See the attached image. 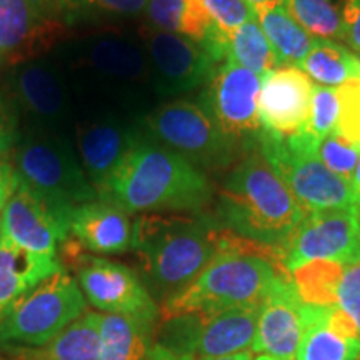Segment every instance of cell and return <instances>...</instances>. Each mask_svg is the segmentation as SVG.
<instances>
[{
	"instance_id": "obj_1",
	"label": "cell",
	"mask_w": 360,
	"mask_h": 360,
	"mask_svg": "<svg viewBox=\"0 0 360 360\" xmlns=\"http://www.w3.org/2000/svg\"><path fill=\"white\" fill-rule=\"evenodd\" d=\"M97 195L129 215L200 214L212 202L214 186L204 170L143 134Z\"/></svg>"
},
{
	"instance_id": "obj_2",
	"label": "cell",
	"mask_w": 360,
	"mask_h": 360,
	"mask_svg": "<svg viewBox=\"0 0 360 360\" xmlns=\"http://www.w3.org/2000/svg\"><path fill=\"white\" fill-rule=\"evenodd\" d=\"M304 217L294 193L254 143L225 177L214 220L225 231L283 255Z\"/></svg>"
},
{
	"instance_id": "obj_3",
	"label": "cell",
	"mask_w": 360,
	"mask_h": 360,
	"mask_svg": "<svg viewBox=\"0 0 360 360\" xmlns=\"http://www.w3.org/2000/svg\"><path fill=\"white\" fill-rule=\"evenodd\" d=\"M224 229L202 214H143L134 222L132 250L143 283L162 302L184 290L222 252Z\"/></svg>"
},
{
	"instance_id": "obj_4",
	"label": "cell",
	"mask_w": 360,
	"mask_h": 360,
	"mask_svg": "<svg viewBox=\"0 0 360 360\" xmlns=\"http://www.w3.org/2000/svg\"><path fill=\"white\" fill-rule=\"evenodd\" d=\"M287 270L269 260L238 252H220L184 290L167 297L159 309L162 322L186 315L217 314L260 307L270 287Z\"/></svg>"
},
{
	"instance_id": "obj_5",
	"label": "cell",
	"mask_w": 360,
	"mask_h": 360,
	"mask_svg": "<svg viewBox=\"0 0 360 360\" xmlns=\"http://www.w3.org/2000/svg\"><path fill=\"white\" fill-rule=\"evenodd\" d=\"M141 129L204 172L232 167L245 152L220 129L204 102L180 98L160 103L143 117Z\"/></svg>"
},
{
	"instance_id": "obj_6",
	"label": "cell",
	"mask_w": 360,
	"mask_h": 360,
	"mask_svg": "<svg viewBox=\"0 0 360 360\" xmlns=\"http://www.w3.org/2000/svg\"><path fill=\"white\" fill-rule=\"evenodd\" d=\"M255 143L305 214L357 207L352 186L322 164L317 155L319 141L305 129L294 135L262 130Z\"/></svg>"
},
{
	"instance_id": "obj_7",
	"label": "cell",
	"mask_w": 360,
	"mask_h": 360,
	"mask_svg": "<svg viewBox=\"0 0 360 360\" xmlns=\"http://www.w3.org/2000/svg\"><path fill=\"white\" fill-rule=\"evenodd\" d=\"M13 167L30 191L67 220L75 207L98 199L79 157L53 135H32L22 142Z\"/></svg>"
},
{
	"instance_id": "obj_8",
	"label": "cell",
	"mask_w": 360,
	"mask_h": 360,
	"mask_svg": "<svg viewBox=\"0 0 360 360\" xmlns=\"http://www.w3.org/2000/svg\"><path fill=\"white\" fill-rule=\"evenodd\" d=\"M84 312H87V300L79 282L60 270L13 305L0 322V342L17 344V347H39L65 330Z\"/></svg>"
},
{
	"instance_id": "obj_9",
	"label": "cell",
	"mask_w": 360,
	"mask_h": 360,
	"mask_svg": "<svg viewBox=\"0 0 360 360\" xmlns=\"http://www.w3.org/2000/svg\"><path fill=\"white\" fill-rule=\"evenodd\" d=\"M259 312L260 307H242L170 319L164 322L157 344L195 359L225 357L252 350Z\"/></svg>"
},
{
	"instance_id": "obj_10",
	"label": "cell",
	"mask_w": 360,
	"mask_h": 360,
	"mask_svg": "<svg viewBox=\"0 0 360 360\" xmlns=\"http://www.w3.org/2000/svg\"><path fill=\"white\" fill-rule=\"evenodd\" d=\"M79 285L85 300L101 314L124 315L154 327L159 319L154 295L127 265L102 257H77Z\"/></svg>"
},
{
	"instance_id": "obj_11",
	"label": "cell",
	"mask_w": 360,
	"mask_h": 360,
	"mask_svg": "<svg viewBox=\"0 0 360 360\" xmlns=\"http://www.w3.org/2000/svg\"><path fill=\"white\" fill-rule=\"evenodd\" d=\"M262 77L245 67L224 60L207 84L202 102L229 137L249 148L262 132L259 97Z\"/></svg>"
},
{
	"instance_id": "obj_12",
	"label": "cell",
	"mask_w": 360,
	"mask_h": 360,
	"mask_svg": "<svg viewBox=\"0 0 360 360\" xmlns=\"http://www.w3.org/2000/svg\"><path fill=\"white\" fill-rule=\"evenodd\" d=\"M360 217L357 207L305 214L283 250V267L289 272L310 260L359 262Z\"/></svg>"
},
{
	"instance_id": "obj_13",
	"label": "cell",
	"mask_w": 360,
	"mask_h": 360,
	"mask_svg": "<svg viewBox=\"0 0 360 360\" xmlns=\"http://www.w3.org/2000/svg\"><path fill=\"white\" fill-rule=\"evenodd\" d=\"M142 42L148 58L150 80L160 96L177 97L210 82L219 64L200 44L182 35L142 30Z\"/></svg>"
},
{
	"instance_id": "obj_14",
	"label": "cell",
	"mask_w": 360,
	"mask_h": 360,
	"mask_svg": "<svg viewBox=\"0 0 360 360\" xmlns=\"http://www.w3.org/2000/svg\"><path fill=\"white\" fill-rule=\"evenodd\" d=\"M2 238L32 254L57 259L58 247L69 237V220L57 214L20 180L0 215Z\"/></svg>"
},
{
	"instance_id": "obj_15",
	"label": "cell",
	"mask_w": 360,
	"mask_h": 360,
	"mask_svg": "<svg viewBox=\"0 0 360 360\" xmlns=\"http://www.w3.org/2000/svg\"><path fill=\"white\" fill-rule=\"evenodd\" d=\"M47 0H0V65L24 64L64 32Z\"/></svg>"
},
{
	"instance_id": "obj_16",
	"label": "cell",
	"mask_w": 360,
	"mask_h": 360,
	"mask_svg": "<svg viewBox=\"0 0 360 360\" xmlns=\"http://www.w3.org/2000/svg\"><path fill=\"white\" fill-rule=\"evenodd\" d=\"M305 332V305L295 295L289 274H282L260 305L252 352L295 360Z\"/></svg>"
},
{
	"instance_id": "obj_17",
	"label": "cell",
	"mask_w": 360,
	"mask_h": 360,
	"mask_svg": "<svg viewBox=\"0 0 360 360\" xmlns=\"http://www.w3.org/2000/svg\"><path fill=\"white\" fill-rule=\"evenodd\" d=\"M314 82L302 69L282 65L262 77L259 115L262 130L294 135L307 127L312 107Z\"/></svg>"
},
{
	"instance_id": "obj_18",
	"label": "cell",
	"mask_w": 360,
	"mask_h": 360,
	"mask_svg": "<svg viewBox=\"0 0 360 360\" xmlns=\"http://www.w3.org/2000/svg\"><path fill=\"white\" fill-rule=\"evenodd\" d=\"M143 137L141 127L119 119H102L79 129V159L96 192L109 180L127 152Z\"/></svg>"
},
{
	"instance_id": "obj_19",
	"label": "cell",
	"mask_w": 360,
	"mask_h": 360,
	"mask_svg": "<svg viewBox=\"0 0 360 360\" xmlns=\"http://www.w3.org/2000/svg\"><path fill=\"white\" fill-rule=\"evenodd\" d=\"M69 236L82 249L101 255L124 254L132 249L134 222L129 214L103 200L77 205L69 217Z\"/></svg>"
},
{
	"instance_id": "obj_20",
	"label": "cell",
	"mask_w": 360,
	"mask_h": 360,
	"mask_svg": "<svg viewBox=\"0 0 360 360\" xmlns=\"http://www.w3.org/2000/svg\"><path fill=\"white\" fill-rule=\"evenodd\" d=\"M57 259L32 254L2 238L0 244V322L13 305L45 278L60 272Z\"/></svg>"
},
{
	"instance_id": "obj_21",
	"label": "cell",
	"mask_w": 360,
	"mask_h": 360,
	"mask_svg": "<svg viewBox=\"0 0 360 360\" xmlns=\"http://www.w3.org/2000/svg\"><path fill=\"white\" fill-rule=\"evenodd\" d=\"M13 92L17 101L30 115L45 122H56L65 117L67 92L51 65L42 62H25L13 75Z\"/></svg>"
},
{
	"instance_id": "obj_22",
	"label": "cell",
	"mask_w": 360,
	"mask_h": 360,
	"mask_svg": "<svg viewBox=\"0 0 360 360\" xmlns=\"http://www.w3.org/2000/svg\"><path fill=\"white\" fill-rule=\"evenodd\" d=\"M98 312H84L65 330L39 347L11 349L13 360H98Z\"/></svg>"
},
{
	"instance_id": "obj_23",
	"label": "cell",
	"mask_w": 360,
	"mask_h": 360,
	"mask_svg": "<svg viewBox=\"0 0 360 360\" xmlns=\"http://www.w3.org/2000/svg\"><path fill=\"white\" fill-rule=\"evenodd\" d=\"M254 12L255 20L272 45L281 65L299 67L300 62L312 51L317 39L299 25V22L283 6V0L264 4L255 7Z\"/></svg>"
},
{
	"instance_id": "obj_24",
	"label": "cell",
	"mask_w": 360,
	"mask_h": 360,
	"mask_svg": "<svg viewBox=\"0 0 360 360\" xmlns=\"http://www.w3.org/2000/svg\"><path fill=\"white\" fill-rule=\"evenodd\" d=\"M143 13L148 29L182 35L197 44L204 42L214 27L205 0H148Z\"/></svg>"
},
{
	"instance_id": "obj_25",
	"label": "cell",
	"mask_w": 360,
	"mask_h": 360,
	"mask_svg": "<svg viewBox=\"0 0 360 360\" xmlns=\"http://www.w3.org/2000/svg\"><path fill=\"white\" fill-rule=\"evenodd\" d=\"M295 360H360V337L342 335L328 323L326 309L305 305V332Z\"/></svg>"
},
{
	"instance_id": "obj_26",
	"label": "cell",
	"mask_w": 360,
	"mask_h": 360,
	"mask_svg": "<svg viewBox=\"0 0 360 360\" xmlns=\"http://www.w3.org/2000/svg\"><path fill=\"white\" fill-rule=\"evenodd\" d=\"M87 60L103 77L119 82H141L150 74L146 49L120 37H105L90 45Z\"/></svg>"
},
{
	"instance_id": "obj_27",
	"label": "cell",
	"mask_w": 360,
	"mask_h": 360,
	"mask_svg": "<svg viewBox=\"0 0 360 360\" xmlns=\"http://www.w3.org/2000/svg\"><path fill=\"white\" fill-rule=\"evenodd\" d=\"M152 328L124 315L98 312V360H146L152 347Z\"/></svg>"
},
{
	"instance_id": "obj_28",
	"label": "cell",
	"mask_w": 360,
	"mask_h": 360,
	"mask_svg": "<svg viewBox=\"0 0 360 360\" xmlns=\"http://www.w3.org/2000/svg\"><path fill=\"white\" fill-rule=\"evenodd\" d=\"M347 264L337 260H310L289 270L295 295L309 307H335Z\"/></svg>"
},
{
	"instance_id": "obj_29",
	"label": "cell",
	"mask_w": 360,
	"mask_h": 360,
	"mask_svg": "<svg viewBox=\"0 0 360 360\" xmlns=\"http://www.w3.org/2000/svg\"><path fill=\"white\" fill-rule=\"evenodd\" d=\"M224 51L225 60L245 67L260 77L282 67L257 20H250L237 29L224 32Z\"/></svg>"
},
{
	"instance_id": "obj_30",
	"label": "cell",
	"mask_w": 360,
	"mask_h": 360,
	"mask_svg": "<svg viewBox=\"0 0 360 360\" xmlns=\"http://www.w3.org/2000/svg\"><path fill=\"white\" fill-rule=\"evenodd\" d=\"M299 69L326 87H339L349 80L360 79L357 56L334 40L317 39L312 51L300 62Z\"/></svg>"
},
{
	"instance_id": "obj_31",
	"label": "cell",
	"mask_w": 360,
	"mask_h": 360,
	"mask_svg": "<svg viewBox=\"0 0 360 360\" xmlns=\"http://www.w3.org/2000/svg\"><path fill=\"white\" fill-rule=\"evenodd\" d=\"M148 0H56L57 15L67 24L130 19L146 11Z\"/></svg>"
},
{
	"instance_id": "obj_32",
	"label": "cell",
	"mask_w": 360,
	"mask_h": 360,
	"mask_svg": "<svg viewBox=\"0 0 360 360\" xmlns=\"http://www.w3.org/2000/svg\"><path fill=\"white\" fill-rule=\"evenodd\" d=\"M283 6L305 32L315 39L344 40L340 11L330 0H283Z\"/></svg>"
},
{
	"instance_id": "obj_33",
	"label": "cell",
	"mask_w": 360,
	"mask_h": 360,
	"mask_svg": "<svg viewBox=\"0 0 360 360\" xmlns=\"http://www.w3.org/2000/svg\"><path fill=\"white\" fill-rule=\"evenodd\" d=\"M317 155L332 174L344 182L352 184L360 157V146L342 137L339 132H332L319 142Z\"/></svg>"
},
{
	"instance_id": "obj_34",
	"label": "cell",
	"mask_w": 360,
	"mask_h": 360,
	"mask_svg": "<svg viewBox=\"0 0 360 360\" xmlns=\"http://www.w3.org/2000/svg\"><path fill=\"white\" fill-rule=\"evenodd\" d=\"M337 119H339V101H337L335 89L314 85L312 107L305 130L321 142L328 134L335 132Z\"/></svg>"
},
{
	"instance_id": "obj_35",
	"label": "cell",
	"mask_w": 360,
	"mask_h": 360,
	"mask_svg": "<svg viewBox=\"0 0 360 360\" xmlns=\"http://www.w3.org/2000/svg\"><path fill=\"white\" fill-rule=\"evenodd\" d=\"M335 94L339 101V119H337L335 132L360 146V79L339 85Z\"/></svg>"
},
{
	"instance_id": "obj_36",
	"label": "cell",
	"mask_w": 360,
	"mask_h": 360,
	"mask_svg": "<svg viewBox=\"0 0 360 360\" xmlns=\"http://www.w3.org/2000/svg\"><path fill=\"white\" fill-rule=\"evenodd\" d=\"M205 6L214 24L224 32L255 20L254 7L245 0H205Z\"/></svg>"
},
{
	"instance_id": "obj_37",
	"label": "cell",
	"mask_w": 360,
	"mask_h": 360,
	"mask_svg": "<svg viewBox=\"0 0 360 360\" xmlns=\"http://www.w3.org/2000/svg\"><path fill=\"white\" fill-rule=\"evenodd\" d=\"M337 305L352 319L360 335V260L347 264L342 277Z\"/></svg>"
},
{
	"instance_id": "obj_38",
	"label": "cell",
	"mask_w": 360,
	"mask_h": 360,
	"mask_svg": "<svg viewBox=\"0 0 360 360\" xmlns=\"http://www.w3.org/2000/svg\"><path fill=\"white\" fill-rule=\"evenodd\" d=\"M344 42L360 53V0H344L340 11Z\"/></svg>"
},
{
	"instance_id": "obj_39",
	"label": "cell",
	"mask_w": 360,
	"mask_h": 360,
	"mask_svg": "<svg viewBox=\"0 0 360 360\" xmlns=\"http://www.w3.org/2000/svg\"><path fill=\"white\" fill-rule=\"evenodd\" d=\"M146 360H254V352L252 350H244V352L225 355V357H215V359H195L192 355L175 352L160 344H152L150 350H148Z\"/></svg>"
},
{
	"instance_id": "obj_40",
	"label": "cell",
	"mask_w": 360,
	"mask_h": 360,
	"mask_svg": "<svg viewBox=\"0 0 360 360\" xmlns=\"http://www.w3.org/2000/svg\"><path fill=\"white\" fill-rule=\"evenodd\" d=\"M19 184L20 177L17 174L15 167H13V164L7 160H0V215H2L8 200L15 193Z\"/></svg>"
},
{
	"instance_id": "obj_41",
	"label": "cell",
	"mask_w": 360,
	"mask_h": 360,
	"mask_svg": "<svg viewBox=\"0 0 360 360\" xmlns=\"http://www.w3.org/2000/svg\"><path fill=\"white\" fill-rule=\"evenodd\" d=\"M15 141L17 132L12 115L0 103V160H6V157L11 154L13 146H15Z\"/></svg>"
},
{
	"instance_id": "obj_42",
	"label": "cell",
	"mask_w": 360,
	"mask_h": 360,
	"mask_svg": "<svg viewBox=\"0 0 360 360\" xmlns=\"http://www.w3.org/2000/svg\"><path fill=\"white\" fill-rule=\"evenodd\" d=\"M352 191H354V197H355V205L360 207V157H359V162H357V167H355V174H354V179H352Z\"/></svg>"
},
{
	"instance_id": "obj_43",
	"label": "cell",
	"mask_w": 360,
	"mask_h": 360,
	"mask_svg": "<svg viewBox=\"0 0 360 360\" xmlns=\"http://www.w3.org/2000/svg\"><path fill=\"white\" fill-rule=\"evenodd\" d=\"M247 4H249L250 7H259V6H264V4H270V2H277V0H245Z\"/></svg>"
},
{
	"instance_id": "obj_44",
	"label": "cell",
	"mask_w": 360,
	"mask_h": 360,
	"mask_svg": "<svg viewBox=\"0 0 360 360\" xmlns=\"http://www.w3.org/2000/svg\"><path fill=\"white\" fill-rule=\"evenodd\" d=\"M254 360H278V359H274V357H269V355H257Z\"/></svg>"
},
{
	"instance_id": "obj_45",
	"label": "cell",
	"mask_w": 360,
	"mask_h": 360,
	"mask_svg": "<svg viewBox=\"0 0 360 360\" xmlns=\"http://www.w3.org/2000/svg\"><path fill=\"white\" fill-rule=\"evenodd\" d=\"M0 244H2V224H0Z\"/></svg>"
},
{
	"instance_id": "obj_46",
	"label": "cell",
	"mask_w": 360,
	"mask_h": 360,
	"mask_svg": "<svg viewBox=\"0 0 360 360\" xmlns=\"http://www.w3.org/2000/svg\"><path fill=\"white\" fill-rule=\"evenodd\" d=\"M357 210H359V217H360V207H357Z\"/></svg>"
},
{
	"instance_id": "obj_47",
	"label": "cell",
	"mask_w": 360,
	"mask_h": 360,
	"mask_svg": "<svg viewBox=\"0 0 360 360\" xmlns=\"http://www.w3.org/2000/svg\"><path fill=\"white\" fill-rule=\"evenodd\" d=\"M357 58H359V64H360V53H359V56H357Z\"/></svg>"
},
{
	"instance_id": "obj_48",
	"label": "cell",
	"mask_w": 360,
	"mask_h": 360,
	"mask_svg": "<svg viewBox=\"0 0 360 360\" xmlns=\"http://www.w3.org/2000/svg\"><path fill=\"white\" fill-rule=\"evenodd\" d=\"M359 260H360V254H359Z\"/></svg>"
}]
</instances>
